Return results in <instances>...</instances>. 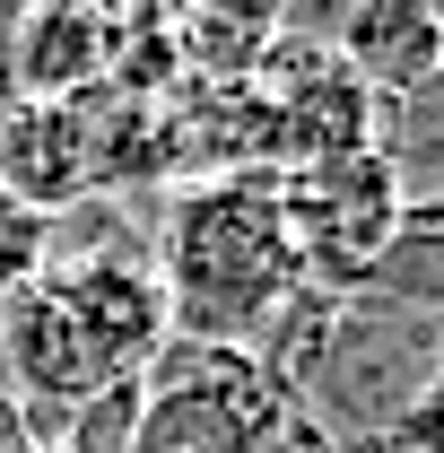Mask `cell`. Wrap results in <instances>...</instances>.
I'll list each match as a JSON object with an SVG mask.
<instances>
[{
    "label": "cell",
    "instance_id": "obj_10",
    "mask_svg": "<svg viewBox=\"0 0 444 453\" xmlns=\"http://www.w3.org/2000/svg\"><path fill=\"white\" fill-rule=\"evenodd\" d=\"M271 453H340V445L323 436V427H314V418H287V436H279Z\"/></svg>",
    "mask_w": 444,
    "mask_h": 453
},
{
    "label": "cell",
    "instance_id": "obj_8",
    "mask_svg": "<svg viewBox=\"0 0 444 453\" xmlns=\"http://www.w3.org/2000/svg\"><path fill=\"white\" fill-rule=\"evenodd\" d=\"M35 271H44V219L0 192V296H18Z\"/></svg>",
    "mask_w": 444,
    "mask_h": 453
},
{
    "label": "cell",
    "instance_id": "obj_1",
    "mask_svg": "<svg viewBox=\"0 0 444 453\" xmlns=\"http://www.w3.org/2000/svg\"><path fill=\"white\" fill-rule=\"evenodd\" d=\"M157 288H166L174 340H210V349H253L271 332V314L296 296V253L279 226V174H218L201 192H183L157 226Z\"/></svg>",
    "mask_w": 444,
    "mask_h": 453
},
{
    "label": "cell",
    "instance_id": "obj_6",
    "mask_svg": "<svg viewBox=\"0 0 444 453\" xmlns=\"http://www.w3.org/2000/svg\"><path fill=\"white\" fill-rule=\"evenodd\" d=\"M113 18H96V9H35L27 27H9L0 18V44H18L27 53V96H44V105H61V88H79V79H105L113 70Z\"/></svg>",
    "mask_w": 444,
    "mask_h": 453
},
{
    "label": "cell",
    "instance_id": "obj_4",
    "mask_svg": "<svg viewBox=\"0 0 444 453\" xmlns=\"http://www.w3.org/2000/svg\"><path fill=\"white\" fill-rule=\"evenodd\" d=\"M410 219V192L384 166V149H348L323 166H287L279 174V226L296 253V280L323 296H366V271Z\"/></svg>",
    "mask_w": 444,
    "mask_h": 453
},
{
    "label": "cell",
    "instance_id": "obj_9",
    "mask_svg": "<svg viewBox=\"0 0 444 453\" xmlns=\"http://www.w3.org/2000/svg\"><path fill=\"white\" fill-rule=\"evenodd\" d=\"M401 436H410L418 453H444V366L427 375V393L410 401V418H401Z\"/></svg>",
    "mask_w": 444,
    "mask_h": 453
},
{
    "label": "cell",
    "instance_id": "obj_2",
    "mask_svg": "<svg viewBox=\"0 0 444 453\" xmlns=\"http://www.w3.org/2000/svg\"><path fill=\"white\" fill-rule=\"evenodd\" d=\"M436 366H444V314H410L384 296H332L323 332L296 366V418H314L348 453L401 427Z\"/></svg>",
    "mask_w": 444,
    "mask_h": 453
},
{
    "label": "cell",
    "instance_id": "obj_7",
    "mask_svg": "<svg viewBox=\"0 0 444 453\" xmlns=\"http://www.w3.org/2000/svg\"><path fill=\"white\" fill-rule=\"evenodd\" d=\"M366 296L410 305V314H444V226L401 219V235H392L384 253H375V271H366Z\"/></svg>",
    "mask_w": 444,
    "mask_h": 453
},
{
    "label": "cell",
    "instance_id": "obj_3",
    "mask_svg": "<svg viewBox=\"0 0 444 453\" xmlns=\"http://www.w3.org/2000/svg\"><path fill=\"white\" fill-rule=\"evenodd\" d=\"M296 418V401L271 384L253 349L166 340L140 375V427L131 453H271Z\"/></svg>",
    "mask_w": 444,
    "mask_h": 453
},
{
    "label": "cell",
    "instance_id": "obj_11",
    "mask_svg": "<svg viewBox=\"0 0 444 453\" xmlns=\"http://www.w3.org/2000/svg\"><path fill=\"white\" fill-rule=\"evenodd\" d=\"M348 453H418V445H410L401 427H384V436H366V445H348Z\"/></svg>",
    "mask_w": 444,
    "mask_h": 453
},
{
    "label": "cell",
    "instance_id": "obj_5",
    "mask_svg": "<svg viewBox=\"0 0 444 453\" xmlns=\"http://www.w3.org/2000/svg\"><path fill=\"white\" fill-rule=\"evenodd\" d=\"M314 35L332 44V61L375 96V105L418 96V88L444 70V35H436V18H427V0H357V9L323 18Z\"/></svg>",
    "mask_w": 444,
    "mask_h": 453
}]
</instances>
